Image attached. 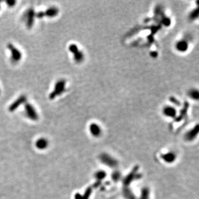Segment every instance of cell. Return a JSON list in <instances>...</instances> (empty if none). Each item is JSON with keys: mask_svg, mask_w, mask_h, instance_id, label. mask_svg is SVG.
I'll return each mask as SVG.
<instances>
[{"mask_svg": "<svg viewBox=\"0 0 199 199\" xmlns=\"http://www.w3.org/2000/svg\"><path fill=\"white\" fill-rule=\"evenodd\" d=\"M190 96L192 98H193L194 99H198V96H199L198 91H196L195 90L192 91L191 93H190Z\"/></svg>", "mask_w": 199, "mask_h": 199, "instance_id": "44dd1931", "label": "cell"}, {"mask_svg": "<svg viewBox=\"0 0 199 199\" xmlns=\"http://www.w3.org/2000/svg\"><path fill=\"white\" fill-rule=\"evenodd\" d=\"M92 189L91 188H89L86 190L85 192L84 193V195L82 196V199H89L90 196L91 194Z\"/></svg>", "mask_w": 199, "mask_h": 199, "instance_id": "ffe728a7", "label": "cell"}, {"mask_svg": "<svg viewBox=\"0 0 199 199\" xmlns=\"http://www.w3.org/2000/svg\"><path fill=\"white\" fill-rule=\"evenodd\" d=\"M0 93H1V90H0Z\"/></svg>", "mask_w": 199, "mask_h": 199, "instance_id": "d4e9b609", "label": "cell"}, {"mask_svg": "<svg viewBox=\"0 0 199 199\" xmlns=\"http://www.w3.org/2000/svg\"><path fill=\"white\" fill-rule=\"evenodd\" d=\"M35 17L36 13L33 8H29L25 13L23 18L26 20V25L28 28H32L34 24Z\"/></svg>", "mask_w": 199, "mask_h": 199, "instance_id": "3957f363", "label": "cell"}, {"mask_svg": "<svg viewBox=\"0 0 199 199\" xmlns=\"http://www.w3.org/2000/svg\"><path fill=\"white\" fill-rule=\"evenodd\" d=\"M90 131L94 137H98L101 134V129L98 124L92 123L90 126Z\"/></svg>", "mask_w": 199, "mask_h": 199, "instance_id": "8fae6325", "label": "cell"}, {"mask_svg": "<svg viewBox=\"0 0 199 199\" xmlns=\"http://www.w3.org/2000/svg\"><path fill=\"white\" fill-rule=\"evenodd\" d=\"M27 100V97L24 95L19 96L17 99L15 100L14 102L8 108V110L10 112H13L18 108L20 105H21L22 104L25 103L26 102Z\"/></svg>", "mask_w": 199, "mask_h": 199, "instance_id": "8992f818", "label": "cell"}, {"mask_svg": "<svg viewBox=\"0 0 199 199\" xmlns=\"http://www.w3.org/2000/svg\"><path fill=\"white\" fill-rule=\"evenodd\" d=\"M48 145V141L45 138L39 139L36 142V147L39 149H46Z\"/></svg>", "mask_w": 199, "mask_h": 199, "instance_id": "5bb4252c", "label": "cell"}, {"mask_svg": "<svg viewBox=\"0 0 199 199\" xmlns=\"http://www.w3.org/2000/svg\"><path fill=\"white\" fill-rule=\"evenodd\" d=\"M139 199H149V190L147 188L143 189Z\"/></svg>", "mask_w": 199, "mask_h": 199, "instance_id": "ac0fdd59", "label": "cell"}, {"mask_svg": "<svg viewBox=\"0 0 199 199\" xmlns=\"http://www.w3.org/2000/svg\"><path fill=\"white\" fill-rule=\"evenodd\" d=\"M59 9L56 7H51L48 8L46 11L44 12L45 15L46 17H48L50 18L54 17L57 16L59 13Z\"/></svg>", "mask_w": 199, "mask_h": 199, "instance_id": "7c38bea8", "label": "cell"}, {"mask_svg": "<svg viewBox=\"0 0 199 199\" xmlns=\"http://www.w3.org/2000/svg\"><path fill=\"white\" fill-rule=\"evenodd\" d=\"M7 48L11 53V60L13 62H17L21 59V52L11 43L7 44Z\"/></svg>", "mask_w": 199, "mask_h": 199, "instance_id": "277c9868", "label": "cell"}, {"mask_svg": "<svg viewBox=\"0 0 199 199\" xmlns=\"http://www.w3.org/2000/svg\"><path fill=\"white\" fill-rule=\"evenodd\" d=\"M121 177V174L119 171H116L114 172V173L112 175V178L113 180L114 181H117L120 179Z\"/></svg>", "mask_w": 199, "mask_h": 199, "instance_id": "d6986e66", "label": "cell"}, {"mask_svg": "<svg viewBox=\"0 0 199 199\" xmlns=\"http://www.w3.org/2000/svg\"><path fill=\"white\" fill-rule=\"evenodd\" d=\"M74 55V61L78 63H80L84 60V55L82 51L80 50H78L75 53L73 54Z\"/></svg>", "mask_w": 199, "mask_h": 199, "instance_id": "9a60e30c", "label": "cell"}, {"mask_svg": "<svg viewBox=\"0 0 199 199\" xmlns=\"http://www.w3.org/2000/svg\"><path fill=\"white\" fill-rule=\"evenodd\" d=\"M188 46V44L185 40H181L180 42H178L177 44V49H178L179 51H185L187 49Z\"/></svg>", "mask_w": 199, "mask_h": 199, "instance_id": "e0dca14e", "label": "cell"}, {"mask_svg": "<svg viewBox=\"0 0 199 199\" xmlns=\"http://www.w3.org/2000/svg\"><path fill=\"white\" fill-rule=\"evenodd\" d=\"M123 195L124 198L126 199H136L135 196L132 192L131 189L126 187L123 190Z\"/></svg>", "mask_w": 199, "mask_h": 199, "instance_id": "4fadbf2b", "label": "cell"}, {"mask_svg": "<svg viewBox=\"0 0 199 199\" xmlns=\"http://www.w3.org/2000/svg\"><path fill=\"white\" fill-rule=\"evenodd\" d=\"M100 160L102 163L110 168H116L118 165V162L112 156L107 153H102L100 156Z\"/></svg>", "mask_w": 199, "mask_h": 199, "instance_id": "7a4b0ae2", "label": "cell"}, {"mask_svg": "<svg viewBox=\"0 0 199 199\" xmlns=\"http://www.w3.org/2000/svg\"><path fill=\"white\" fill-rule=\"evenodd\" d=\"M0 8H1V6H0Z\"/></svg>", "mask_w": 199, "mask_h": 199, "instance_id": "484cf974", "label": "cell"}, {"mask_svg": "<svg viewBox=\"0 0 199 199\" xmlns=\"http://www.w3.org/2000/svg\"><path fill=\"white\" fill-rule=\"evenodd\" d=\"M16 3V1H9L6 2L7 6L10 7H13Z\"/></svg>", "mask_w": 199, "mask_h": 199, "instance_id": "603a6c76", "label": "cell"}, {"mask_svg": "<svg viewBox=\"0 0 199 199\" xmlns=\"http://www.w3.org/2000/svg\"><path fill=\"white\" fill-rule=\"evenodd\" d=\"M25 111L27 116L33 121H37L38 119V115L36 110L31 104L25 103Z\"/></svg>", "mask_w": 199, "mask_h": 199, "instance_id": "5b68a950", "label": "cell"}, {"mask_svg": "<svg viewBox=\"0 0 199 199\" xmlns=\"http://www.w3.org/2000/svg\"><path fill=\"white\" fill-rule=\"evenodd\" d=\"M75 199H82V196L79 194H76L75 196Z\"/></svg>", "mask_w": 199, "mask_h": 199, "instance_id": "cb8c5ba5", "label": "cell"}, {"mask_svg": "<svg viewBox=\"0 0 199 199\" xmlns=\"http://www.w3.org/2000/svg\"><path fill=\"white\" fill-rule=\"evenodd\" d=\"M36 16L37 18H39V19H41V18H43V17H44L46 16V15H45L44 12L40 11V12H38V13H36Z\"/></svg>", "mask_w": 199, "mask_h": 199, "instance_id": "7402d4cb", "label": "cell"}, {"mask_svg": "<svg viewBox=\"0 0 199 199\" xmlns=\"http://www.w3.org/2000/svg\"><path fill=\"white\" fill-rule=\"evenodd\" d=\"M198 132H199V128L197 126L196 127L193 128L192 130H190L189 131L185 133L184 135V139L185 141L188 142H191L194 141L198 135Z\"/></svg>", "mask_w": 199, "mask_h": 199, "instance_id": "52a82bcc", "label": "cell"}, {"mask_svg": "<svg viewBox=\"0 0 199 199\" xmlns=\"http://www.w3.org/2000/svg\"><path fill=\"white\" fill-rule=\"evenodd\" d=\"M138 171V168H134L133 171H132L129 175H128L124 180L123 184L126 187H127L129 184H131L132 181L134 180L135 179H138V174H136V172Z\"/></svg>", "mask_w": 199, "mask_h": 199, "instance_id": "ba28073f", "label": "cell"}, {"mask_svg": "<svg viewBox=\"0 0 199 199\" xmlns=\"http://www.w3.org/2000/svg\"><path fill=\"white\" fill-rule=\"evenodd\" d=\"M107 176V173L103 171H97L95 174V177L97 181H101L106 178Z\"/></svg>", "mask_w": 199, "mask_h": 199, "instance_id": "2e32d148", "label": "cell"}, {"mask_svg": "<svg viewBox=\"0 0 199 199\" xmlns=\"http://www.w3.org/2000/svg\"><path fill=\"white\" fill-rule=\"evenodd\" d=\"M65 85H66L65 80L61 79L59 81H58L55 85L53 91L50 94L49 96L50 99H54L57 96H60L64 93L65 90Z\"/></svg>", "mask_w": 199, "mask_h": 199, "instance_id": "6da1fadb", "label": "cell"}, {"mask_svg": "<svg viewBox=\"0 0 199 199\" xmlns=\"http://www.w3.org/2000/svg\"><path fill=\"white\" fill-rule=\"evenodd\" d=\"M163 114L166 117L170 118H174L177 115V111L173 107H165L164 108Z\"/></svg>", "mask_w": 199, "mask_h": 199, "instance_id": "30bf717a", "label": "cell"}, {"mask_svg": "<svg viewBox=\"0 0 199 199\" xmlns=\"http://www.w3.org/2000/svg\"><path fill=\"white\" fill-rule=\"evenodd\" d=\"M161 158L163 160L167 163H172L175 162L177 158V156L174 152H169L165 154H163L161 156Z\"/></svg>", "mask_w": 199, "mask_h": 199, "instance_id": "9c48e42d", "label": "cell"}]
</instances>
